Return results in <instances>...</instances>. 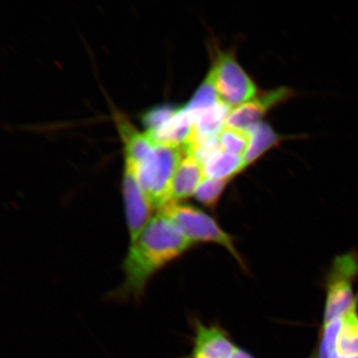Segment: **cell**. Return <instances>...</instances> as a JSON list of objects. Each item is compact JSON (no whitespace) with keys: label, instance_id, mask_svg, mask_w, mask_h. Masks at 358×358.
<instances>
[{"label":"cell","instance_id":"obj_1","mask_svg":"<svg viewBox=\"0 0 358 358\" xmlns=\"http://www.w3.org/2000/svg\"><path fill=\"white\" fill-rule=\"evenodd\" d=\"M192 245L166 215L157 213L138 238L129 244L123 263L124 281L115 293L120 298H141L156 273Z\"/></svg>","mask_w":358,"mask_h":358},{"label":"cell","instance_id":"obj_2","mask_svg":"<svg viewBox=\"0 0 358 358\" xmlns=\"http://www.w3.org/2000/svg\"><path fill=\"white\" fill-rule=\"evenodd\" d=\"M180 229L194 245L209 243L220 245L229 252L241 266H244L234 238L218 225L208 214L189 204L169 203L159 210Z\"/></svg>","mask_w":358,"mask_h":358},{"label":"cell","instance_id":"obj_3","mask_svg":"<svg viewBox=\"0 0 358 358\" xmlns=\"http://www.w3.org/2000/svg\"><path fill=\"white\" fill-rule=\"evenodd\" d=\"M208 76L219 98L231 108H236L257 95L256 84L231 52L217 48Z\"/></svg>","mask_w":358,"mask_h":358},{"label":"cell","instance_id":"obj_4","mask_svg":"<svg viewBox=\"0 0 358 358\" xmlns=\"http://www.w3.org/2000/svg\"><path fill=\"white\" fill-rule=\"evenodd\" d=\"M357 275L358 262L352 255L336 259L327 283L324 324L357 310L358 299L352 281Z\"/></svg>","mask_w":358,"mask_h":358},{"label":"cell","instance_id":"obj_5","mask_svg":"<svg viewBox=\"0 0 358 358\" xmlns=\"http://www.w3.org/2000/svg\"><path fill=\"white\" fill-rule=\"evenodd\" d=\"M122 189L129 235L133 243L155 216V209L142 189L136 174L127 165L124 166Z\"/></svg>","mask_w":358,"mask_h":358},{"label":"cell","instance_id":"obj_6","mask_svg":"<svg viewBox=\"0 0 358 358\" xmlns=\"http://www.w3.org/2000/svg\"><path fill=\"white\" fill-rule=\"evenodd\" d=\"M293 96L292 90L279 87L256 96L252 100L232 109L228 115L226 127L248 129L262 122L268 111Z\"/></svg>","mask_w":358,"mask_h":358},{"label":"cell","instance_id":"obj_7","mask_svg":"<svg viewBox=\"0 0 358 358\" xmlns=\"http://www.w3.org/2000/svg\"><path fill=\"white\" fill-rule=\"evenodd\" d=\"M195 336L191 355L180 358H231L237 346L225 330L218 325L194 324Z\"/></svg>","mask_w":358,"mask_h":358},{"label":"cell","instance_id":"obj_8","mask_svg":"<svg viewBox=\"0 0 358 358\" xmlns=\"http://www.w3.org/2000/svg\"><path fill=\"white\" fill-rule=\"evenodd\" d=\"M204 178L203 165L194 155L187 152L174 173L170 187L169 203H181V201L195 195Z\"/></svg>","mask_w":358,"mask_h":358},{"label":"cell","instance_id":"obj_9","mask_svg":"<svg viewBox=\"0 0 358 358\" xmlns=\"http://www.w3.org/2000/svg\"><path fill=\"white\" fill-rule=\"evenodd\" d=\"M231 111V107L220 101L208 109L191 113L195 125V134L192 140L217 138L226 127L227 120Z\"/></svg>","mask_w":358,"mask_h":358},{"label":"cell","instance_id":"obj_10","mask_svg":"<svg viewBox=\"0 0 358 358\" xmlns=\"http://www.w3.org/2000/svg\"><path fill=\"white\" fill-rule=\"evenodd\" d=\"M250 141L248 149L243 155L245 169L250 166L271 148L278 145L284 137L277 134L270 124L261 122L248 129Z\"/></svg>","mask_w":358,"mask_h":358},{"label":"cell","instance_id":"obj_11","mask_svg":"<svg viewBox=\"0 0 358 358\" xmlns=\"http://www.w3.org/2000/svg\"><path fill=\"white\" fill-rule=\"evenodd\" d=\"M205 178L230 180L245 169L243 158L227 153L222 150H217L203 164Z\"/></svg>","mask_w":358,"mask_h":358},{"label":"cell","instance_id":"obj_12","mask_svg":"<svg viewBox=\"0 0 358 358\" xmlns=\"http://www.w3.org/2000/svg\"><path fill=\"white\" fill-rule=\"evenodd\" d=\"M358 356V313L357 310L343 317L336 346V357Z\"/></svg>","mask_w":358,"mask_h":358},{"label":"cell","instance_id":"obj_13","mask_svg":"<svg viewBox=\"0 0 358 358\" xmlns=\"http://www.w3.org/2000/svg\"><path fill=\"white\" fill-rule=\"evenodd\" d=\"M250 134L248 131L225 127L218 136L219 145L227 153L243 157L248 149Z\"/></svg>","mask_w":358,"mask_h":358},{"label":"cell","instance_id":"obj_14","mask_svg":"<svg viewBox=\"0 0 358 358\" xmlns=\"http://www.w3.org/2000/svg\"><path fill=\"white\" fill-rule=\"evenodd\" d=\"M229 180L204 178L195 192L196 200L208 208L216 207Z\"/></svg>","mask_w":358,"mask_h":358},{"label":"cell","instance_id":"obj_15","mask_svg":"<svg viewBox=\"0 0 358 358\" xmlns=\"http://www.w3.org/2000/svg\"><path fill=\"white\" fill-rule=\"evenodd\" d=\"M220 101H222L219 98L212 80L207 76V78H206L203 84L201 85L198 91L192 96L189 104L185 106V109L189 111L190 113H196V112L208 109L209 107L217 105Z\"/></svg>","mask_w":358,"mask_h":358},{"label":"cell","instance_id":"obj_16","mask_svg":"<svg viewBox=\"0 0 358 358\" xmlns=\"http://www.w3.org/2000/svg\"><path fill=\"white\" fill-rule=\"evenodd\" d=\"M231 358H256L245 349L237 347L234 356Z\"/></svg>","mask_w":358,"mask_h":358},{"label":"cell","instance_id":"obj_17","mask_svg":"<svg viewBox=\"0 0 358 358\" xmlns=\"http://www.w3.org/2000/svg\"><path fill=\"white\" fill-rule=\"evenodd\" d=\"M308 358H317L316 352H313L311 356L310 357H308Z\"/></svg>","mask_w":358,"mask_h":358},{"label":"cell","instance_id":"obj_18","mask_svg":"<svg viewBox=\"0 0 358 358\" xmlns=\"http://www.w3.org/2000/svg\"><path fill=\"white\" fill-rule=\"evenodd\" d=\"M337 358H358V356H355V357H338Z\"/></svg>","mask_w":358,"mask_h":358}]
</instances>
